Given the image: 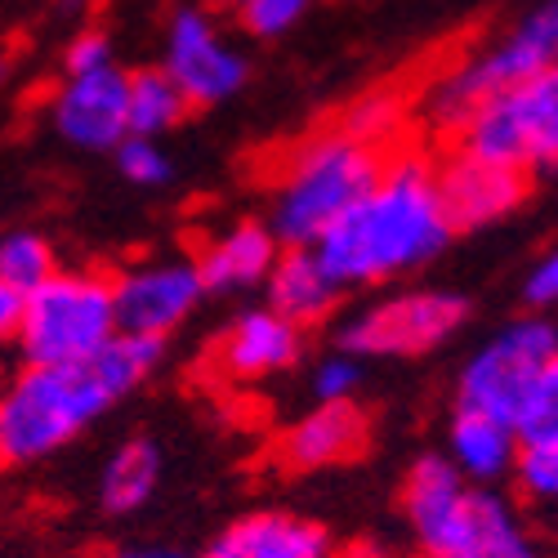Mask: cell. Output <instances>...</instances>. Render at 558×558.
Wrapping results in <instances>:
<instances>
[{"label":"cell","instance_id":"1","mask_svg":"<svg viewBox=\"0 0 558 558\" xmlns=\"http://www.w3.org/2000/svg\"><path fill=\"white\" fill-rule=\"evenodd\" d=\"M451 238L456 228L442 210L434 161L421 153H393L385 157L376 189L344 219H336V228L313 251L340 291H353L421 272L451 246Z\"/></svg>","mask_w":558,"mask_h":558},{"label":"cell","instance_id":"2","mask_svg":"<svg viewBox=\"0 0 558 558\" xmlns=\"http://www.w3.org/2000/svg\"><path fill=\"white\" fill-rule=\"evenodd\" d=\"M402 514L421 558H541L514 505L492 487H470L442 451L407 470Z\"/></svg>","mask_w":558,"mask_h":558},{"label":"cell","instance_id":"3","mask_svg":"<svg viewBox=\"0 0 558 558\" xmlns=\"http://www.w3.org/2000/svg\"><path fill=\"white\" fill-rule=\"evenodd\" d=\"M385 170V148H371L349 130L313 134L287 157L282 174L272 183L268 228L282 246H317L336 219H344Z\"/></svg>","mask_w":558,"mask_h":558},{"label":"cell","instance_id":"4","mask_svg":"<svg viewBox=\"0 0 558 558\" xmlns=\"http://www.w3.org/2000/svg\"><path fill=\"white\" fill-rule=\"evenodd\" d=\"M112 407L89 366H19L0 385V464H40Z\"/></svg>","mask_w":558,"mask_h":558},{"label":"cell","instance_id":"5","mask_svg":"<svg viewBox=\"0 0 558 558\" xmlns=\"http://www.w3.org/2000/svg\"><path fill=\"white\" fill-rule=\"evenodd\" d=\"M545 72H558V0H541L500 36H492L487 45L456 59L447 72H438L421 95V112L434 130L456 134V125L478 104Z\"/></svg>","mask_w":558,"mask_h":558},{"label":"cell","instance_id":"6","mask_svg":"<svg viewBox=\"0 0 558 558\" xmlns=\"http://www.w3.org/2000/svg\"><path fill=\"white\" fill-rule=\"evenodd\" d=\"M117 331L112 277L99 268H59L23 295L19 357L23 366H85Z\"/></svg>","mask_w":558,"mask_h":558},{"label":"cell","instance_id":"7","mask_svg":"<svg viewBox=\"0 0 558 558\" xmlns=\"http://www.w3.org/2000/svg\"><path fill=\"white\" fill-rule=\"evenodd\" d=\"M451 148L519 174H558V72L532 76L478 104L451 134Z\"/></svg>","mask_w":558,"mask_h":558},{"label":"cell","instance_id":"8","mask_svg":"<svg viewBox=\"0 0 558 558\" xmlns=\"http://www.w3.org/2000/svg\"><path fill=\"white\" fill-rule=\"evenodd\" d=\"M464 322H470V300L456 291H393L376 304H362L349 313L336 331V349L366 362V357H421L442 349Z\"/></svg>","mask_w":558,"mask_h":558},{"label":"cell","instance_id":"9","mask_svg":"<svg viewBox=\"0 0 558 558\" xmlns=\"http://www.w3.org/2000/svg\"><path fill=\"white\" fill-rule=\"evenodd\" d=\"M558 357V317L527 313L514 317L460 366L456 376V411L496 415L514 429V411L536 380V371Z\"/></svg>","mask_w":558,"mask_h":558},{"label":"cell","instance_id":"10","mask_svg":"<svg viewBox=\"0 0 558 558\" xmlns=\"http://www.w3.org/2000/svg\"><path fill=\"white\" fill-rule=\"evenodd\" d=\"M206 300V282L197 255H153L144 264L112 277V304H117V331L170 340Z\"/></svg>","mask_w":558,"mask_h":558},{"label":"cell","instance_id":"11","mask_svg":"<svg viewBox=\"0 0 558 558\" xmlns=\"http://www.w3.org/2000/svg\"><path fill=\"white\" fill-rule=\"evenodd\" d=\"M161 72L183 89L193 108L228 104L251 76L246 54L232 45L206 5H179L166 23Z\"/></svg>","mask_w":558,"mask_h":558},{"label":"cell","instance_id":"12","mask_svg":"<svg viewBox=\"0 0 558 558\" xmlns=\"http://www.w3.org/2000/svg\"><path fill=\"white\" fill-rule=\"evenodd\" d=\"M50 125L81 153H117L130 138V72L112 63L104 72L63 76L50 95Z\"/></svg>","mask_w":558,"mask_h":558},{"label":"cell","instance_id":"13","mask_svg":"<svg viewBox=\"0 0 558 558\" xmlns=\"http://www.w3.org/2000/svg\"><path fill=\"white\" fill-rule=\"evenodd\" d=\"M304 353V331L295 322L277 317L268 304L242 308L219 331L210 349V371L228 385H264L272 376H287Z\"/></svg>","mask_w":558,"mask_h":558},{"label":"cell","instance_id":"14","mask_svg":"<svg viewBox=\"0 0 558 558\" xmlns=\"http://www.w3.org/2000/svg\"><path fill=\"white\" fill-rule=\"evenodd\" d=\"M434 170H438L442 210H447L456 232H474V228L500 223L505 215H514L527 202V189H532L527 174L496 166V161H483V157H470L460 148H451Z\"/></svg>","mask_w":558,"mask_h":558},{"label":"cell","instance_id":"15","mask_svg":"<svg viewBox=\"0 0 558 558\" xmlns=\"http://www.w3.org/2000/svg\"><path fill=\"white\" fill-rule=\"evenodd\" d=\"M366 415L357 402H331V407H313L308 415L291 421L277 438V460L295 474H313V470H331L353 456L366 451Z\"/></svg>","mask_w":558,"mask_h":558},{"label":"cell","instance_id":"16","mask_svg":"<svg viewBox=\"0 0 558 558\" xmlns=\"http://www.w3.org/2000/svg\"><path fill=\"white\" fill-rule=\"evenodd\" d=\"M282 255V242L264 219H238L232 228H223L219 238H210L197 255L206 295H238V291H255L268 282V272Z\"/></svg>","mask_w":558,"mask_h":558},{"label":"cell","instance_id":"17","mask_svg":"<svg viewBox=\"0 0 558 558\" xmlns=\"http://www.w3.org/2000/svg\"><path fill=\"white\" fill-rule=\"evenodd\" d=\"M215 558H336V545L327 527L313 519L287 514V509H259L232 523L210 545Z\"/></svg>","mask_w":558,"mask_h":558},{"label":"cell","instance_id":"18","mask_svg":"<svg viewBox=\"0 0 558 558\" xmlns=\"http://www.w3.org/2000/svg\"><path fill=\"white\" fill-rule=\"evenodd\" d=\"M340 282L327 272V264L317 259L313 246H282V255H277L268 282H264V304L277 313L295 322L300 331L317 327V322H327L340 304Z\"/></svg>","mask_w":558,"mask_h":558},{"label":"cell","instance_id":"19","mask_svg":"<svg viewBox=\"0 0 558 558\" xmlns=\"http://www.w3.org/2000/svg\"><path fill=\"white\" fill-rule=\"evenodd\" d=\"M447 464L470 487H496L514 474L519 460V434L496 415L478 411H451L447 421Z\"/></svg>","mask_w":558,"mask_h":558},{"label":"cell","instance_id":"20","mask_svg":"<svg viewBox=\"0 0 558 558\" xmlns=\"http://www.w3.org/2000/svg\"><path fill=\"white\" fill-rule=\"evenodd\" d=\"M161 470H166V456H161L157 438H144V434L125 438L104 460V474H99L104 514L125 519V514H134V509H144L161 487Z\"/></svg>","mask_w":558,"mask_h":558},{"label":"cell","instance_id":"21","mask_svg":"<svg viewBox=\"0 0 558 558\" xmlns=\"http://www.w3.org/2000/svg\"><path fill=\"white\" fill-rule=\"evenodd\" d=\"M166 357V344L161 340H144V336H112L95 357H89V376L104 385V393L112 402L130 398L138 385H144L153 371L161 366Z\"/></svg>","mask_w":558,"mask_h":558},{"label":"cell","instance_id":"22","mask_svg":"<svg viewBox=\"0 0 558 558\" xmlns=\"http://www.w3.org/2000/svg\"><path fill=\"white\" fill-rule=\"evenodd\" d=\"M193 112V104L183 99V89L161 72H130V134L134 138H161L183 125V117Z\"/></svg>","mask_w":558,"mask_h":558},{"label":"cell","instance_id":"23","mask_svg":"<svg viewBox=\"0 0 558 558\" xmlns=\"http://www.w3.org/2000/svg\"><path fill=\"white\" fill-rule=\"evenodd\" d=\"M59 272V251L54 242L36 228H14L0 238V282L14 287L19 295L36 291L40 282H50Z\"/></svg>","mask_w":558,"mask_h":558},{"label":"cell","instance_id":"24","mask_svg":"<svg viewBox=\"0 0 558 558\" xmlns=\"http://www.w3.org/2000/svg\"><path fill=\"white\" fill-rule=\"evenodd\" d=\"M514 434L519 442H545L558 438V357L536 371V380L527 385L519 411H514Z\"/></svg>","mask_w":558,"mask_h":558},{"label":"cell","instance_id":"25","mask_svg":"<svg viewBox=\"0 0 558 558\" xmlns=\"http://www.w3.org/2000/svg\"><path fill=\"white\" fill-rule=\"evenodd\" d=\"M523 496L541 500V505H558V438L545 442H519V460H514V474Z\"/></svg>","mask_w":558,"mask_h":558},{"label":"cell","instance_id":"26","mask_svg":"<svg viewBox=\"0 0 558 558\" xmlns=\"http://www.w3.org/2000/svg\"><path fill=\"white\" fill-rule=\"evenodd\" d=\"M117 170L125 183H134V189H166V183L174 179V161L170 153L161 148V138H125V144L112 153Z\"/></svg>","mask_w":558,"mask_h":558},{"label":"cell","instance_id":"27","mask_svg":"<svg viewBox=\"0 0 558 558\" xmlns=\"http://www.w3.org/2000/svg\"><path fill=\"white\" fill-rule=\"evenodd\" d=\"M402 125H407V108L398 95H371L340 121V130H349L353 138H362L371 148H385Z\"/></svg>","mask_w":558,"mask_h":558},{"label":"cell","instance_id":"28","mask_svg":"<svg viewBox=\"0 0 558 558\" xmlns=\"http://www.w3.org/2000/svg\"><path fill=\"white\" fill-rule=\"evenodd\" d=\"M308 10H313V0H246L238 10V23L251 40H277L295 32Z\"/></svg>","mask_w":558,"mask_h":558},{"label":"cell","instance_id":"29","mask_svg":"<svg viewBox=\"0 0 558 558\" xmlns=\"http://www.w3.org/2000/svg\"><path fill=\"white\" fill-rule=\"evenodd\" d=\"M308 389H313L317 407H331V402H353V398H357V389H362V362L336 349L331 357H322V362L313 366Z\"/></svg>","mask_w":558,"mask_h":558},{"label":"cell","instance_id":"30","mask_svg":"<svg viewBox=\"0 0 558 558\" xmlns=\"http://www.w3.org/2000/svg\"><path fill=\"white\" fill-rule=\"evenodd\" d=\"M112 40L104 32H76L68 40V50H63V76H85V72H104L112 68Z\"/></svg>","mask_w":558,"mask_h":558},{"label":"cell","instance_id":"31","mask_svg":"<svg viewBox=\"0 0 558 558\" xmlns=\"http://www.w3.org/2000/svg\"><path fill=\"white\" fill-rule=\"evenodd\" d=\"M523 304L532 313H558V246H549L523 277Z\"/></svg>","mask_w":558,"mask_h":558},{"label":"cell","instance_id":"32","mask_svg":"<svg viewBox=\"0 0 558 558\" xmlns=\"http://www.w3.org/2000/svg\"><path fill=\"white\" fill-rule=\"evenodd\" d=\"M19 317H23V295L0 282V353L14 349L19 340Z\"/></svg>","mask_w":558,"mask_h":558},{"label":"cell","instance_id":"33","mask_svg":"<svg viewBox=\"0 0 558 558\" xmlns=\"http://www.w3.org/2000/svg\"><path fill=\"white\" fill-rule=\"evenodd\" d=\"M112 558H179V554H170V549H117Z\"/></svg>","mask_w":558,"mask_h":558},{"label":"cell","instance_id":"34","mask_svg":"<svg viewBox=\"0 0 558 558\" xmlns=\"http://www.w3.org/2000/svg\"><path fill=\"white\" fill-rule=\"evenodd\" d=\"M210 5H219V10H232V14H238V10L246 5V0H210Z\"/></svg>","mask_w":558,"mask_h":558},{"label":"cell","instance_id":"35","mask_svg":"<svg viewBox=\"0 0 558 558\" xmlns=\"http://www.w3.org/2000/svg\"><path fill=\"white\" fill-rule=\"evenodd\" d=\"M202 558H215V554H210V549H206V554H202Z\"/></svg>","mask_w":558,"mask_h":558}]
</instances>
